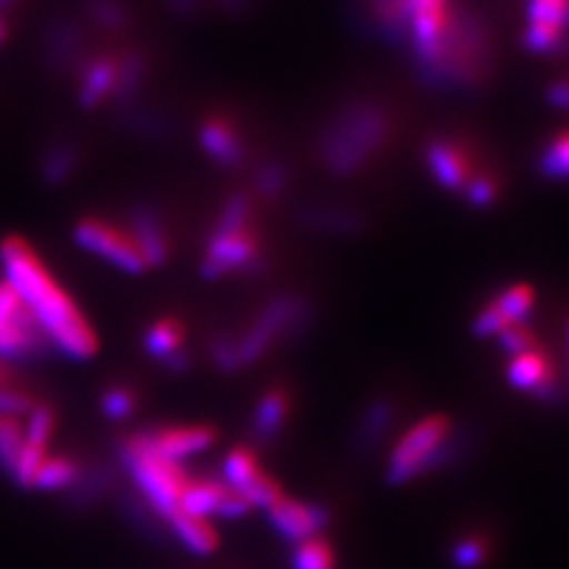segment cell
Here are the masks:
<instances>
[{
	"instance_id": "6da1fadb",
	"label": "cell",
	"mask_w": 569,
	"mask_h": 569,
	"mask_svg": "<svg viewBox=\"0 0 569 569\" xmlns=\"http://www.w3.org/2000/svg\"><path fill=\"white\" fill-rule=\"evenodd\" d=\"M0 266L6 280L20 292L29 311L39 320L50 347L71 361L93 359L100 349L98 332L81 311L60 280L52 276L48 263L22 236H6L0 240Z\"/></svg>"
},
{
	"instance_id": "7a4b0ae2",
	"label": "cell",
	"mask_w": 569,
	"mask_h": 569,
	"mask_svg": "<svg viewBox=\"0 0 569 569\" xmlns=\"http://www.w3.org/2000/svg\"><path fill=\"white\" fill-rule=\"evenodd\" d=\"M411 67L430 91L466 96L485 91L496 74V41L489 20L470 3L453 0L441 39Z\"/></svg>"
},
{
	"instance_id": "3957f363",
	"label": "cell",
	"mask_w": 569,
	"mask_h": 569,
	"mask_svg": "<svg viewBox=\"0 0 569 569\" xmlns=\"http://www.w3.org/2000/svg\"><path fill=\"white\" fill-rule=\"evenodd\" d=\"M397 131V119L378 98L356 96L337 104L316 136V159L332 178H356L378 162Z\"/></svg>"
},
{
	"instance_id": "277c9868",
	"label": "cell",
	"mask_w": 569,
	"mask_h": 569,
	"mask_svg": "<svg viewBox=\"0 0 569 569\" xmlns=\"http://www.w3.org/2000/svg\"><path fill=\"white\" fill-rule=\"evenodd\" d=\"M269 269L263 233L257 223L254 194L236 190L223 200L200 257V276L209 282L228 276H259Z\"/></svg>"
},
{
	"instance_id": "5b68a950",
	"label": "cell",
	"mask_w": 569,
	"mask_h": 569,
	"mask_svg": "<svg viewBox=\"0 0 569 569\" xmlns=\"http://www.w3.org/2000/svg\"><path fill=\"white\" fill-rule=\"evenodd\" d=\"M316 323L313 301L299 292H280L266 299L249 323L233 332L240 370L257 366L276 347L305 340Z\"/></svg>"
},
{
	"instance_id": "8992f818",
	"label": "cell",
	"mask_w": 569,
	"mask_h": 569,
	"mask_svg": "<svg viewBox=\"0 0 569 569\" xmlns=\"http://www.w3.org/2000/svg\"><path fill=\"white\" fill-rule=\"evenodd\" d=\"M119 458L123 470L131 475L142 501L159 520L167 522V518H171L178 510L181 493L190 482L186 470L178 462L159 456L146 432L123 439L119 447Z\"/></svg>"
},
{
	"instance_id": "52a82bcc",
	"label": "cell",
	"mask_w": 569,
	"mask_h": 569,
	"mask_svg": "<svg viewBox=\"0 0 569 569\" xmlns=\"http://www.w3.org/2000/svg\"><path fill=\"white\" fill-rule=\"evenodd\" d=\"M451 430L453 422L441 413L425 416L418 422H413L389 451L385 466V482L389 487H406L425 477L427 462H430L432 453L437 451L439 443L449 437Z\"/></svg>"
},
{
	"instance_id": "ba28073f",
	"label": "cell",
	"mask_w": 569,
	"mask_h": 569,
	"mask_svg": "<svg viewBox=\"0 0 569 569\" xmlns=\"http://www.w3.org/2000/svg\"><path fill=\"white\" fill-rule=\"evenodd\" d=\"M422 162L439 190L462 194L472 178L489 164L479 154L475 142L458 133H437L425 140Z\"/></svg>"
},
{
	"instance_id": "9c48e42d",
	"label": "cell",
	"mask_w": 569,
	"mask_h": 569,
	"mask_svg": "<svg viewBox=\"0 0 569 569\" xmlns=\"http://www.w3.org/2000/svg\"><path fill=\"white\" fill-rule=\"evenodd\" d=\"M71 238L83 249V252L98 257L100 261L114 266V269L142 276L148 273V266L142 261L131 233L123 223H114L98 213H83L71 226Z\"/></svg>"
},
{
	"instance_id": "30bf717a",
	"label": "cell",
	"mask_w": 569,
	"mask_h": 569,
	"mask_svg": "<svg viewBox=\"0 0 569 569\" xmlns=\"http://www.w3.org/2000/svg\"><path fill=\"white\" fill-rule=\"evenodd\" d=\"M91 52L88 33L74 17H52L43 27L41 56L50 74H56L58 79H74L79 67Z\"/></svg>"
},
{
	"instance_id": "8fae6325",
	"label": "cell",
	"mask_w": 569,
	"mask_h": 569,
	"mask_svg": "<svg viewBox=\"0 0 569 569\" xmlns=\"http://www.w3.org/2000/svg\"><path fill=\"white\" fill-rule=\"evenodd\" d=\"M522 48L531 56L553 58L569 50V0H527Z\"/></svg>"
},
{
	"instance_id": "7c38bea8",
	"label": "cell",
	"mask_w": 569,
	"mask_h": 569,
	"mask_svg": "<svg viewBox=\"0 0 569 569\" xmlns=\"http://www.w3.org/2000/svg\"><path fill=\"white\" fill-rule=\"evenodd\" d=\"M537 307V295L529 282H512L498 290L472 318V335L477 340H491L506 328L525 323Z\"/></svg>"
},
{
	"instance_id": "4fadbf2b",
	"label": "cell",
	"mask_w": 569,
	"mask_h": 569,
	"mask_svg": "<svg viewBox=\"0 0 569 569\" xmlns=\"http://www.w3.org/2000/svg\"><path fill=\"white\" fill-rule=\"evenodd\" d=\"M123 226H127L131 233L142 261L148 266V271L164 269L173 252L164 213L150 202H136L127 211V221H123Z\"/></svg>"
},
{
	"instance_id": "5bb4252c",
	"label": "cell",
	"mask_w": 569,
	"mask_h": 569,
	"mask_svg": "<svg viewBox=\"0 0 569 569\" xmlns=\"http://www.w3.org/2000/svg\"><path fill=\"white\" fill-rule=\"evenodd\" d=\"M269 525L282 541L299 546L305 541L318 539L320 531H326L332 515L326 506L311 501H297V498H280V501L266 510Z\"/></svg>"
},
{
	"instance_id": "9a60e30c",
	"label": "cell",
	"mask_w": 569,
	"mask_h": 569,
	"mask_svg": "<svg viewBox=\"0 0 569 569\" xmlns=\"http://www.w3.org/2000/svg\"><path fill=\"white\" fill-rule=\"evenodd\" d=\"M117 83V50L91 52L74 77V102L81 112L110 104Z\"/></svg>"
},
{
	"instance_id": "2e32d148",
	"label": "cell",
	"mask_w": 569,
	"mask_h": 569,
	"mask_svg": "<svg viewBox=\"0 0 569 569\" xmlns=\"http://www.w3.org/2000/svg\"><path fill=\"white\" fill-rule=\"evenodd\" d=\"M198 142L211 162L226 171H238L247 164V142L236 121L226 114H207L198 127Z\"/></svg>"
},
{
	"instance_id": "e0dca14e",
	"label": "cell",
	"mask_w": 569,
	"mask_h": 569,
	"mask_svg": "<svg viewBox=\"0 0 569 569\" xmlns=\"http://www.w3.org/2000/svg\"><path fill=\"white\" fill-rule=\"evenodd\" d=\"M295 221L313 233L353 238L368 228V217L356 207L345 204H301L295 209Z\"/></svg>"
},
{
	"instance_id": "ac0fdd59",
	"label": "cell",
	"mask_w": 569,
	"mask_h": 569,
	"mask_svg": "<svg viewBox=\"0 0 569 569\" xmlns=\"http://www.w3.org/2000/svg\"><path fill=\"white\" fill-rule=\"evenodd\" d=\"M399 406L395 399L389 397H376L370 399L363 408L359 418H356L353 432H351V447L356 456H370L376 453L385 439L395 430Z\"/></svg>"
},
{
	"instance_id": "d6986e66",
	"label": "cell",
	"mask_w": 569,
	"mask_h": 569,
	"mask_svg": "<svg viewBox=\"0 0 569 569\" xmlns=\"http://www.w3.org/2000/svg\"><path fill=\"white\" fill-rule=\"evenodd\" d=\"M146 435L159 456L178 462V466H181V460L200 456L217 443V430L209 425H176L162 427V430H150Z\"/></svg>"
},
{
	"instance_id": "ffe728a7",
	"label": "cell",
	"mask_w": 569,
	"mask_h": 569,
	"mask_svg": "<svg viewBox=\"0 0 569 569\" xmlns=\"http://www.w3.org/2000/svg\"><path fill=\"white\" fill-rule=\"evenodd\" d=\"M152 71V58L142 46H123L117 50V83L110 104L114 110L136 104L146 91Z\"/></svg>"
},
{
	"instance_id": "44dd1931",
	"label": "cell",
	"mask_w": 569,
	"mask_h": 569,
	"mask_svg": "<svg viewBox=\"0 0 569 569\" xmlns=\"http://www.w3.org/2000/svg\"><path fill=\"white\" fill-rule=\"evenodd\" d=\"M83 164V152L74 140L58 138L48 142V146L39 154V181L48 190H62L71 181H74L79 169Z\"/></svg>"
},
{
	"instance_id": "7402d4cb",
	"label": "cell",
	"mask_w": 569,
	"mask_h": 569,
	"mask_svg": "<svg viewBox=\"0 0 569 569\" xmlns=\"http://www.w3.org/2000/svg\"><path fill=\"white\" fill-rule=\"evenodd\" d=\"M506 380L512 389L525 391V395H533V391L541 389L546 382L558 380V372L550 361L548 351L537 345L518 356H512L506 366Z\"/></svg>"
},
{
	"instance_id": "603a6c76",
	"label": "cell",
	"mask_w": 569,
	"mask_h": 569,
	"mask_svg": "<svg viewBox=\"0 0 569 569\" xmlns=\"http://www.w3.org/2000/svg\"><path fill=\"white\" fill-rule=\"evenodd\" d=\"M288 416H290V391L280 385L269 387L259 397L252 411V422H249L252 439L257 443L273 441L282 432L284 422H288Z\"/></svg>"
},
{
	"instance_id": "cb8c5ba5",
	"label": "cell",
	"mask_w": 569,
	"mask_h": 569,
	"mask_svg": "<svg viewBox=\"0 0 569 569\" xmlns=\"http://www.w3.org/2000/svg\"><path fill=\"white\" fill-rule=\"evenodd\" d=\"M188 326L178 316H159L142 332V349L159 366L186 351Z\"/></svg>"
},
{
	"instance_id": "d4e9b609",
	"label": "cell",
	"mask_w": 569,
	"mask_h": 569,
	"mask_svg": "<svg viewBox=\"0 0 569 569\" xmlns=\"http://www.w3.org/2000/svg\"><path fill=\"white\" fill-rule=\"evenodd\" d=\"M117 127L133 138L142 140H167L173 136L176 127L167 112L154 110L146 102H136L117 110Z\"/></svg>"
},
{
	"instance_id": "484cf974",
	"label": "cell",
	"mask_w": 569,
	"mask_h": 569,
	"mask_svg": "<svg viewBox=\"0 0 569 569\" xmlns=\"http://www.w3.org/2000/svg\"><path fill=\"white\" fill-rule=\"evenodd\" d=\"M167 525H169L173 537L181 541L192 556L209 558L217 553L219 533L209 525V520L192 518V515L176 510L171 518H167Z\"/></svg>"
},
{
	"instance_id": "4316f807",
	"label": "cell",
	"mask_w": 569,
	"mask_h": 569,
	"mask_svg": "<svg viewBox=\"0 0 569 569\" xmlns=\"http://www.w3.org/2000/svg\"><path fill=\"white\" fill-rule=\"evenodd\" d=\"M226 485L221 479H198V482H188L178 501V510L192 515V518L209 520L217 515V508L226 493Z\"/></svg>"
},
{
	"instance_id": "83f0119b",
	"label": "cell",
	"mask_w": 569,
	"mask_h": 569,
	"mask_svg": "<svg viewBox=\"0 0 569 569\" xmlns=\"http://www.w3.org/2000/svg\"><path fill=\"white\" fill-rule=\"evenodd\" d=\"M292 181V171L288 162H282L280 157H269L259 162L252 171V194H257L259 200L273 202L280 200L284 190L290 188Z\"/></svg>"
},
{
	"instance_id": "f1b7e54d",
	"label": "cell",
	"mask_w": 569,
	"mask_h": 569,
	"mask_svg": "<svg viewBox=\"0 0 569 569\" xmlns=\"http://www.w3.org/2000/svg\"><path fill=\"white\" fill-rule=\"evenodd\" d=\"M83 14L104 33H127L131 29V10L123 0H83Z\"/></svg>"
},
{
	"instance_id": "f546056e",
	"label": "cell",
	"mask_w": 569,
	"mask_h": 569,
	"mask_svg": "<svg viewBox=\"0 0 569 569\" xmlns=\"http://www.w3.org/2000/svg\"><path fill=\"white\" fill-rule=\"evenodd\" d=\"M537 171L548 181H569V129L556 133L541 148Z\"/></svg>"
},
{
	"instance_id": "4dcf8cb0",
	"label": "cell",
	"mask_w": 569,
	"mask_h": 569,
	"mask_svg": "<svg viewBox=\"0 0 569 569\" xmlns=\"http://www.w3.org/2000/svg\"><path fill=\"white\" fill-rule=\"evenodd\" d=\"M79 479V466L71 458L64 456H46L39 472L33 477L31 489L41 491H60L71 487Z\"/></svg>"
},
{
	"instance_id": "1f68e13d",
	"label": "cell",
	"mask_w": 569,
	"mask_h": 569,
	"mask_svg": "<svg viewBox=\"0 0 569 569\" xmlns=\"http://www.w3.org/2000/svg\"><path fill=\"white\" fill-rule=\"evenodd\" d=\"M462 200H466L468 207L472 209H479V211H487V209H493L498 202H501L503 198V181L501 176H498L496 169L487 167L485 171H479L470 186L462 190L460 194Z\"/></svg>"
},
{
	"instance_id": "d6a6232c",
	"label": "cell",
	"mask_w": 569,
	"mask_h": 569,
	"mask_svg": "<svg viewBox=\"0 0 569 569\" xmlns=\"http://www.w3.org/2000/svg\"><path fill=\"white\" fill-rule=\"evenodd\" d=\"M259 460L257 456L252 453V449L247 447H238L230 451L226 458H223V466H221V482L228 487V489H242L249 479H252L257 472H259Z\"/></svg>"
},
{
	"instance_id": "836d02e7",
	"label": "cell",
	"mask_w": 569,
	"mask_h": 569,
	"mask_svg": "<svg viewBox=\"0 0 569 569\" xmlns=\"http://www.w3.org/2000/svg\"><path fill=\"white\" fill-rule=\"evenodd\" d=\"M52 432H56V411H52V406L33 403L24 422V443L36 451H48Z\"/></svg>"
},
{
	"instance_id": "e575fe53",
	"label": "cell",
	"mask_w": 569,
	"mask_h": 569,
	"mask_svg": "<svg viewBox=\"0 0 569 569\" xmlns=\"http://www.w3.org/2000/svg\"><path fill=\"white\" fill-rule=\"evenodd\" d=\"M24 447V425L20 418L0 416V468L10 477L14 472L17 458H20Z\"/></svg>"
},
{
	"instance_id": "d590c367",
	"label": "cell",
	"mask_w": 569,
	"mask_h": 569,
	"mask_svg": "<svg viewBox=\"0 0 569 569\" xmlns=\"http://www.w3.org/2000/svg\"><path fill=\"white\" fill-rule=\"evenodd\" d=\"M238 493L244 498L249 506H252V510L257 508V510H263V512L273 508L282 498L280 485L276 482L271 475H266L263 470H259L242 489H238Z\"/></svg>"
},
{
	"instance_id": "8d00e7d4",
	"label": "cell",
	"mask_w": 569,
	"mask_h": 569,
	"mask_svg": "<svg viewBox=\"0 0 569 569\" xmlns=\"http://www.w3.org/2000/svg\"><path fill=\"white\" fill-rule=\"evenodd\" d=\"M207 353H209L211 366L219 372H223V376H236V372H240L236 340L230 330L213 332L207 342Z\"/></svg>"
},
{
	"instance_id": "74e56055",
	"label": "cell",
	"mask_w": 569,
	"mask_h": 569,
	"mask_svg": "<svg viewBox=\"0 0 569 569\" xmlns=\"http://www.w3.org/2000/svg\"><path fill=\"white\" fill-rule=\"evenodd\" d=\"M489 560V543L482 537H462L449 550L453 569H482Z\"/></svg>"
},
{
	"instance_id": "f35d334b",
	"label": "cell",
	"mask_w": 569,
	"mask_h": 569,
	"mask_svg": "<svg viewBox=\"0 0 569 569\" xmlns=\"http://www.w3.org/2000/svg\"><path fill=\"white\" fill-rule=\"evenodd\" d=\"M292 569H335L332 546L323 539H311L295 546Z\"/></svg>"
},
{
	"instance_id": "ab89813d",
	"label": "cell",
	"mask_w": 569,
	"mask_h": 569,
	"mask_svg": "<svg viewBox=\"0 0 569 569\" xmlns=\"http://www.w3.org/2000/svg\"><path fill=\"white\" fill-rule=\"evenodd\" d=\"M138 408V397L129 387H110L102 391L100 411L107 420H129Z\"/></svg>"
},
{
	"instance_id": "60d3db41",
	"label": "cell",
	"mask_w": 569,
	"mask_h": 569,
	"mask_svg": "<svg viewBox=\"0 0 569 569\" xmlns=\"http://www.w3.org/2000/svg\"><path fill=\"white\" fill-rule=\"evenodd\" d=\"M493 340L498 342V347H501L503 353H508V359H512V356H518V353H522V351L539 345L537 332H533L529 320H525V323L506 328L501 335H496Z\"/></svg>"
},
{
	"instance_id": "b9f144b4",
	"label": "cell",
	"mask_w": 569,
	"mask_h": 569,
	"mask_svg": "<svg viewBox=\"0 0 569 569\" xmlns=\"http://www.w3.org/2000/svg\"><path fill=\"white\" fill-rule=\"evenodd\" d=\"M33 397L29 391H22L17 387H3L0 389V416L22 418L33 408Z\"/></svg>"
},
{
	"instance_id": "7bdbcfd3",
	"label": "cell",
	"mask_w": 569,
	"mask_h": 569,
	"mask_svg": "<svg viewBox=\"0 0 569 569\" xmlns=\"http://www.w3.org/2000/svg\"><path fill=\"white\" fill-rule=\"evenodd\" d=\"M249 512H252V506H249L238 491L226 489L221 503L217 508V518H221V520H242V518H247Z\"/></svg>"
},
{
	"instance_id": "ee69618b",
	"label": "cell",
	"mask_w": 569,
	"mask_h": 569,
	"mask_svg": "<svg viewBox=\"0 0 569 569\" xmlns=\"http://www.w3.org/2000/svg\"><path fill=\"white\" fill-rule=\"evenodd\" d=\"M543 98L550 107H553V110L569 114V77H560V79L550 81L543 88Z\"/></svg>"
},
{
	"instance_id": "f6af8a7d",
	"label": "cell",
	"mask_w": 569,
	"mask_h": 569,
	"mask_svg": "<svg viewBox=\"0 0 569 569\" xmlns=\"http://www.w3.org/2000/svg\"><path fill=\"white\" fill-rule=\"evenodd\" d=\"M169 8L181 17H194L200 12V0H167Z\"/></svg>"
},
{
	"instance_id": "bcb514c9",
	"label": "cell",
	"mask_w": 569,
	"mask_h": 569,
	"mask_svg": "<svg viewBox=\"0 0 569 569\" xmlns=\"http://www.w3.org/2000/svg\"><path fill=\"white\" fill-rule=\"evenodd\" d=\"M12 39V20L10 17H0V50H3Z\"/></svg>"
},
{
	"instance_id": "7dc6e473",
	"label": "cell",
	"mask_w": 569,
	"mask_h": 569,
	"mask_svg": "<svg viewBox=\"0 0 569 569\" xmlns=\"http://www.w3.org/2000/svg\"><path fill=\"white\" fill-rule=\"evenodd\" d=\"M20 3H24V0H0V17H10Z\"/></svg>"
},
{
	"instance_id": "c3c4849f",
	"label": "cell",
	"mask_w": 569,
	"mask_h": 569,
	"mask_svg": "<svg viewBox=\"0 0 569 569\" xmlns=\"http://www.w3.org/2000/svg\"><path fill=\"white\" fill-rule=\"evenodd\" d=\"M3 387H10V370H8V363L0 361V389Z\"/></svg>"
},
{
	"instance_id": "681fc988",
	"label": "cell",
	"mask_w": 569,
	"mask_h": 569,
	"mask_svg": "<svg viewBox=\"0 0 569 569\" xmlns=\"http://www.w3.org/2000/svg\"><path fill=\"white\" fill-rule=\"evenodd\" d=\"M567 359H569V320H567ZM567 376H569V361H567ZM569 387V380H567Z\"/></svg>"
}]
</instances>
